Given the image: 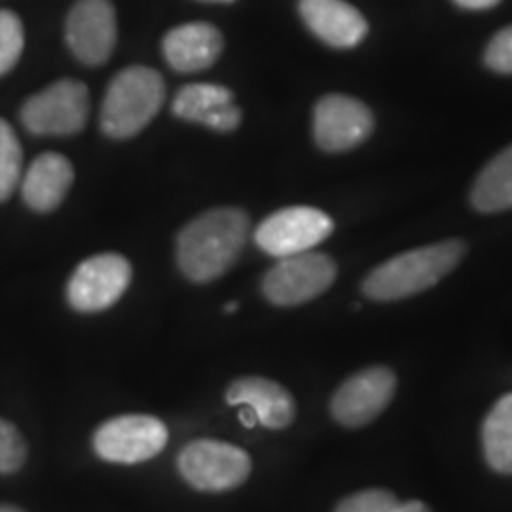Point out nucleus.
Instances as JSON below:
<instances>
[{
  "mask_svg": "<svg viewBox=\"0 0 512 512\" xmlns=\"http://www.w3.org/2000/svg\"><path fill=\"white\" fill-rule=\"evenodd\" d=\"M247 238L249 217L241 209L222 207L203 213L179 234V268L194 283H211L236 264Z\"/></svg>",
  "mask_w": 512,
  "mask_h": 512,
  "instance_id": "f257e3e1",
  "label": "nucleus"
},
{
  "mask_svg": "<svg viewBox=\"0 0 512 512\" xmlns=\"http://www.w3.org/2000/svg\"><path fill=\"white\" fill-rule=\"evenodd\" d=\"M465 253L467 247L461 239H446L406 251L366 275L363 293L376 302H395L423 293L456 270Z\"/></svg>",
  "mask_w": 512,
  "mask_h": 512,
  "instance_id": "f03ea898",
  "label": "nucleus"
},
{
  "mask_svg": "<svg viewBox=\"0 0 512 512\" xmlns=\"http://www.w3.org/2000/svg\"><path fill=\"white\" fill-rule=\"evenodd\" d=\"M165 99L162 74L150 67H129L110 82L101 109V126L112 139L141 133L160 112Z\"/></svg>",
  "mask_w": 512,
  "mask_h": 512,
  "instance_id": "7ed1b4c3",
  "label": "nucleus"
},
{
  "mask_svg": "<svg viewBox=\"0 0 512 512\" xmlns=\"http://www.w3.org/2000/svg\"><path fill=\"white\" fill-rule=\"evenodd\" d=\"M177 469L194 490L219 494L239 488L251 475L253 463L245 450L230 442L198 439L181 450Z\"/></svg>",
  "mask_w": 512,
  "mask_h": 512,
  "instance_id": "20e7f679",
  "label": "nucleus"
},
{
  "mask_svg": "<svg viewBox=\"0 0 512 512\" xmlns=\"http://www.w3.org/2000/svg\"><path fill=\"white\" fill-rule=\"evenodd\" d=\"M336 275V262L329 255L306 251L285 256L264 275L262 293L274 306L293 308L329 291Z\"/></svg>",
  "mask_w": 512,
  "mask_h": 512,
  "instance_id": "39448f33",
  "label": "nucleus"
},
{
  "mask_svg": "<svg viewBox=\"0 0 512 512\" xmlns=\"http://www.w3.org/2000/svg\"><path fill=\"white\" fill-rule=\"evenodd\" d=\"M88 114V88L78 80H59L23 105L21 122L35 135L67 137L86 126Z\"/></svg>",
  "mask_w": 512,
  "mask_h": 512,
  "instance_id": "423d86ee",
  "label": "nucleus"
},
{
  "mask_svg": "<svg viewBox=\"0 0 512 512\" xmlns=\"http://www.w3.org/2000/svg\"><path fill=\"white\" fill-rule=\"evenodd\" d=\"M169 440L162 420L147 414H126L107 420L93 433V450L109 463L135 465L156 458Z\"/></svg>",
  "mask_w": 512,
  "mask_h": 512,
  "instance_id": "0eeeda50",
  "label": "nucleus"
},
{
  "mask_svg": "<svg viewBox=\"0 0 512 512\" xmlns=\"http://www.w3.org/2000/svg\"><path fill=\"white\" fill-rule=\"evenodd\" d=\"M332 230L334 222L327 213L296 205L262 220L256 228L255 241L266 255L285 258L311 251L329 238Z\"/></svg>",
  "mask_w": 512,
  "mask_h": 512,
  "instance_id": "6e6552de",
  "label": "nucleus"
},
{
  "mask_svg": "<svg viewBox=\"0 0 512 512\" xmlns=\"http://www.w3.org/2000/svg\"><path fill=\"white\" fill-rule=\"evenodd\" d=\"M131 283V264L122 255L103 253L84 260L67 285V300L80 313L109 310Z\"/></svg>",
  "mask_w": 512,
  "mask_h": 512,
  "instance_id": "1a4fd4ad",
  "label": "nucleus"
},
{
  "mask_svg": "<svg viewBox=\"0 0 512 512\" xmlns=\"http://www.w3.org/2000/svg\"><path fill=\"white\" fill-rule=\"evenodd\" d=\"M397 389V376L387 366H370L340 385L330 401V414L340 425L357 429L376 420Z\"/></svg>",
  "mask_w": 512,
  "mask_h": 512,
  "instance_id": "9d476101",
  "label": "nucleus"
},
{
  "mask_svg": "<svg viewBox=\"0 0 512 512\" xmlns=\"http://www.w3.org/2000/svg\"><path fill=\"white\" fill-rule=\"evenodd\" d=\"M374 129V116L363 101L349 95H327L313 110V137L325 152L359 147Z\"/></svg>",
  "mask_w": 512,
  "mask_h": 512,
  "instance_id": "9b49d317",
  "label": "nucleus"
},
{
  "mask_svg": "<svg viewBox=\"0 0 512 512\" xmlns=\"http://www.w3.org/2000/svg\"><path fill=\"white\" fill-rule=\"evenodd\" d=\"M116 12L110 0H78L67 18L65 38L74 57L90 67L109 61L116 46Z\"/></svg>",
  "mask_w": 512,
  "mask_h": 512,
  "instance_id": "f8f14e48",
  "label": "nucleus"
},
{
  "mask_svg": "<svg viewBox=\"0 0 512 512\" xmlns=\"http://www.w3.org/2000/svg\"><path fill=\"white\" fill-rule=\"evenodd\" d=\"M298 12L315 37L338 50L359 46L368 33L365 16L346 0H300Z\"/></svg>",
  "mask_w": 512,
  "mask_h": 512,
  "instance_id": "ddd939ff",
  "label": "nucleus"
},
{
  "mask_svg": "<svg viewBox=\"0 0 512 512\" xmlns=\"http://www.w3.org/2000/svg\"><path fill=\"white\" fill-rule=\"evenodd\" d=\"M226 403L253 412L256 421L268 429H287L296 418L293 395L274 380L245 376L228 385Z\"/></svg>",
  "mask_w": 512,
  "mask_h": 512,
  "instance_id": "4468645a",
  "label": "nucleus"
},
{
  "mask_svg": "<svg viewBox=\"0 0 512 512\" xmlns=\"http://www.w3.org/2000/svg\"><path fill=\"white\" fill-rule=\"evenodd\" d=\"M175 116L186 122L228 133L241 124V110L234 103V93L220 84H188L173 101Z\"/></svg>",
  "mask_w": 512,
  "mask_h": 512,
  "instance_id": "2eb2a0df",
  "label": "nucleus"
},
{
  "mask_svg": "<svg viewBox=\"0 0 512 512\" xmlns=\"http://www.w3.org/2000/svg\"><path fill=\"white\" fill-rule=\"evenodd\" d=\"M222 35L211 23H184L171 29L162 42L165 61L177 73H200L222 54Z\"/></svg>",
  "mask_w": 512,
  "mask_h": 512,
  "instance_id": "dca6fc26",
  "label": "nucleus"
},
{
  "mask_svg": "<svg viewBox=\"0 0 512 512\" xmlns=\"http://www.w3.org/2000/svg\"><path fill=\"white\" fill-rule=\"evenodd\" d=\"M73 181V165L65 156L55 152L42 154L29 165L23 177V200L33 211L50 213L65 200Z\"/></svg>",
  "mask_w": 512,
  "mask_h": 512,
  "instance_id": "f3484780",
  "label": "nucleus"
},
{
  "mask_svg": "<svg viewBox=\"0 0 512 512\" xmlns=\"http://www.w3.org/2000/svg\"><path fill=\"white\" fill-rule=\"evenodd\" d=\"M471 203L476 211L488 215L512 209V145L478 173Z\"/></svg>",
  "mask_w": 512,
  "mask_h": 512,
  "instance_id": "a211bd4d",
  "label": "nucleus"
},
{
  "mask_svg": "<svg viewBox=\"0 0 512 512\" xmlns=\"http://www.w3.org/2000/svg\"><path fill=\"white\" fill-rule=\"evenodd\" d=\"M488 465L499 475H512V393L495 403L482 425Z\"/></svg>",
  "mask_w": 512,
  "mask_h": 512,
  "instance_id": "6ab92c4d",
  "label": "nucleus"
},
{
  "mask_svg": "<svg viewBox=\"0 0 512 512\" xmlns=\"http://www.w3.org/2000/svg\"><path fill=\"white\" fill-rule=\"evenodd\" d=\"M23 150L10 124L0 120V202L8 200L21 181Z\"/></svg>",
  "mask_w": 512,
  "mask_h": 512,
  "instance_id": "aec40b11",
  "label": "nucleus"
},
{
  "mask_svg": "<svg viewBox=\"0 0 512 512\" xmlns=\"http://www.w3.org/2000/svg\"><path fill=\"white\" fill-rule=\"evenodd\" d=\"M25 33L21 19L10 12L0 10V76L10 73L23 54Z\"/></svg>",
  "mask_w": 512,
  "mask_h": 512,
  "instance_id": "412c9836",
  "label": "nucleus"
},
{
  "mask_svg": "<svg viewBox=\"0 0 512 512\" xmlns=\"http://www.w3.org/2000/svg\"><path fill=\"white\" fill-rule=\"evenodd\" d=\"M27 461V442L18 427L0 418V475H14Z\"/></svg>",
  "mask_w": 512,
  "mask_h": 512,
  "instance_id": "4be33fe9",
  "label": "nucleus"
},
{
  "mask_svg": "<svg viewBox=\"0 0 512 512\" xmlns=\"http://www.w3.org/2000/svg\"><path fill=\"white\" fill-rule=\"evenodd\" d=\"M401 501L385 490H365L342 499L334 512H397Z\"/></svg>",
  "mask_w": 512,
  "mask_h": 512,
  "instance_id": "5701e85b",
  "label": "nucleus"
},
{
  "mask_svg": "<svg viewBox=\"0 0 512 512\" xmlns=\"http://www.w3.org/2000/svg\"><path fill=\"white\" fill-rule=\"evenodd\" d=\"M484 61L494 73L512 74V25L490 40Z\"/></svg>",
  "mask_w": 512,
  "mask_h": 512,
  "instance_id": "b1692460",
  "label": "nucleus"
},
{
  "mask_svg": "<svg viewBox=\"0 0 512 512\" xmlns=\"http://www.w3.org/2000/svg\"><path fill=\"white\" fill-rule=\"evenodd\" d=\"M454 2L467 10H488V8H494L495 4H499L501 0H454Z\"/></svg>",
  "mask_w": 512,
  "mask_h": 512,
  "instance_id": "393cba45",
  "label": "nucleus"
},
{
  "mask_svg": "<svg viewBox=\"0 0 512 512\" xmlns=\"http://www.w3.org/2000/svg\"><path fill=\"white\" fill-rule=\"evenodd\" d=\"M397 512H431L429 507L421 501H408V503H401L399 511Z\"/></svg>",
  "mask_w": 512,
  "mask_h": 512,
  "instance_id": "a878e982",
  "label": "nucleus"
},
{
  "mask_svg": "<svg viewBox=\"0 0 512 512\" xmlns=\"http://www.w3.org/2000/svg\"><path fill=\"white\" fill-rule=\"evenodd\" d=\"M0 512H25L16 505H0Z\"/></svg>",
  "mask_w": 512,
  "mask_h": 512,
  "instance_id": "bb28decb",
  "label": "nucleus"
},
{
  "mask_svg": "<svg viewBox=\"0 0 512 512\" xmlns=\"http://www.w3.org/2000/svg\"><path fill=\"white\" fill-rule=\"evenodd\" d=\"M238 308L239 304H236V302H232V304H228V306L224 308V311H226V313H234V311H238Z\"/></svg>",
  "mask_w": 512,
  "mask_h": 512,
  "instance_id": "cd10ccee",
  "label": "nucleus"
},
{
  "mask_svg": "<svg viewBox=\"0 0 512 512\" xmlns=\"http://www.w3.org/2000/svg\"><path fill=\"white\" fill-rule=\"evenodd\" d=\"M202 2H215V4L222 2V4H224V2H234V0H202Z\"/></svg>",
  "mask_w": 512,
  "mask_h": 512,
  "instance_id": "c85d7f7f",
  "label": "nucleus"
}]
</instances>
